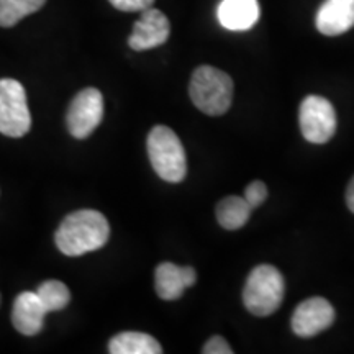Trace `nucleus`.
<instances>
[{
	"instance_id": "nucleus-1",
	"label": "nucleus",
	"mask_w": 354,
	"mask_h": 354,
	"mask_svg": "<svg viewBox=\"0 0 354 354\" xmlns=\"http://www.w3.org/2000/svg\"><path fill=\"white\" fill-rule=\"evenodd\" d=\"M109 236L110 225L100 212L77 210L61 221L55 241L61 253L74 258L100 250Z\"/></svg>"
},
{
	"instance_id": "nucleus-2",
	"label": "nucleus",
	"mask_w": 354,
	"mask_h": 354,
	"mask_svg": "<svg viewBox=\"0 0 354 354\" xmlns=\"http://www.w3.org/2000/svg\"><path fill=\"white\" fill-rule=\"evenodd\" d=\"M189 94L201 112L218 117L232 107L233 81L227 73L214 66H201L190 77Z\"/></svg>"
},
{
	"instance_id": "nucleus-3",
	"label": "nucleus",
	"mask_w": 354,
	"mask_h": 354,
	"mask_svg": "<svg viewBox=\"0 0 354 354\" xmlns=\"http://www.w3.org/2000/svg\"><path fill=\"white\" fill-rule=\"evenodd\" d=\"M286 282L279 269L271 264L256 266L246 279L243 304L256 317H269L284 300Z\"/></svg>"
},
{
	"instance_id": "nucleus-4",
	"label": "nucleus",
	"mask_w": 354,
	"mask_h": 354,
	"mask_svg": "<svg viewBox=\"0 0 354 354\" xmlns=\"http://www.w3.org/2000/svg\"><path fill=\"white\" fill-rule=\"evenodd\" d=\"M148 156L153 169L162 180L167 183H180L187 174V159H185L184 146L171 128L156 125L149 131Z\"/></svg>"
},
{
	"instance_id": "nucleus-5",
	"label": "nucleus",
	"mask_w": 354,
	"mask_h": 354,
	"mask_svg": "<svg viewBox=\"0 0 354 354\" xmlns=\"http://www.w3.org/2000/svg\"><path fill=\"white\" fill-rule=\"evenodd\" d=\"M32 128V115L24 86L15 79H0V133L21 138Z\"/></svg>"
},
{
	"instance_id": "nucleus-6",
	"label": "nucleus",
	"mask_w": 354,
	"mask_h": 354,
	"mask_svg": "<svg viewBox=\"0 0 354 354\" xmlns=\"http://www.w3.org/2000/svg\"><path fill=\"white\" fill-rule=\"evenodd\" d=\"M300 131L310 143L323 145L333 138L336 112L331 102L320 95L305 97L299 112Z\"/></svg>"
},
{
	"instance_id": "nucleus-7",
	"label": "nucleus",
	"mask_w": 354,
	"mask_h": 354,
	"mask_svg": "<svg viewBox=\"0 0 354 354\" xmlns=\"http://www.w3.org/2000/svg\"><path fill=\"white\" fill-rule=\"evenodd\" d=\"M104 118V97L95 87H87L71 102L66 125L74 138L84 140L100 125Z\"/></svg>"
},
{
	"instance_id": "nucleus-8",
	"label": "nucleus",
	"mask_w": 354,
	"mask_h": 354,
	"mask_svg": "<svg viewBox=\"0 0 354 354\" xmlns=\"http://www.w3.org/2000/svg\"><path fill=\"white\" fill-rule=\"evenodd\" d=\"M335 322V308L326 299L312 297L297 305L292 315V331L302 338H310L328 330Z\"/></svg>"
},
{
	"instance_id": "nucleus-9",
	"label": "nucleus",
	"mask_w": 354,
	"mask_h": 354,
	"mask_svg": "<svg viewBox=\"0 0 354 354\" xmlns=\"http://www.w3.org/2000/svg\"><path fill=\"white\" fill-rule=\"evenodd\" d=\"M171 35V24L167 17L158 8H146L141 12L140 20L133 25L128 44L135 51H146L161 46Z\"/></svg>"
},
{
	"instance_id": "nucleus-10",
	"label": "nucleus",
	"mask_w": 354,
	"mask_h": 354,
	"mask_svg": "<svg viewBox=\"0 0 354 354\" xmlns=\"http://www.w3.org/2000/svg\"><path fill=\"white\" fill-rule=\"evenodd\" d=\"M197 282L196 269L172 263H161L154 271V289L162 300H177L183 297L184 290Z\"/></svg>"
},
{
	"instance_id": "nucleus-11",
	"label": "nucleus",
	"mask_w": 354,
	"mask_h": 354,
	"mask_svg": "<svg viewBox=\"0 0 354 354\" xmlns=\"http://www.w3.org/2000/svg\"><path fill=\"white\" fill-rule=\"evenodd\" d=\"M46 313L37 292H21L13 302L12 323L19 333L35 336L43 330Z\"/></svg>"
},
{
	"instance_id": "nucleus-12",
	"label": "nucleus",
	"mask_w": 354,
	"mask_h": 354,
	"mask_svg": "<svg viewBox=\"0 0 354 354\" xmlns=\"http://www.w3.org/2000/svg\"><path fill=\"white\" fill-rule=\"evenodd\" d=\"M317 28L326 37H338L354 26V0H325L318 8Z\"/></svg>"
},
{
	"instance_id": "nucleus-13",
	"label": "nucleus",
	"mask_w": 354,
	"mask_h": 354,
	"mask_svg": "<svg viewBox=\"0 0 354 354\" xmlns=\"http://www.w3.org/2000/svg\"><path fill=\"white\" fill-rule=\"evenodd\" d=\"M259 19L258 0H223L218 6V20L230 32L250 30Z\"/></svg>"
},
{
	"instance_id": "nucleus-14",
	"label": "nucleus",
	"mask_w": 354,
	"mask_h": 354,
	"mask_svg": "<svg viewBox=\"0 0 354 354\" xmlns=\"http://www.w3.org/2000/svg\"><path fill=\"white\" fill-rule=\"evenodd\" d=\"M112 354H161L162 348L151 335L140 331H123L115 335L109 343Z\"/></svg>"
},
{
	"instance_id": "nucleus-15",
	"label": "nucleus",
	"mask_w": 354,
	"mask_h": 354,
	"mask_svg": "<svg viewBox=\"0 0 354 354\" xmlns=\"http://www.w3.org/2000/svg\"><path fill=\"white\" fill-rule=\"evenodd\" d=\"M251 210L253 207L246 202L245 197L230 196L216 205V220L225 230H240L250 220Z\"/></svg>"
},
{
	"instance_id": "nucleus-16",
	"label": "nucleus",
	"mask_w": 354,
	"mask_h": 354,
	"mask_svg": "<svg viewBox=\"0 0 354 354\" xmlns=\"http://www.w3.org/2000/svg\"><path fill=\"white\" fill-rule=\"evenodd\" d=\"M46 0H0V26L10 28L21 19L38 12Z\"/></svg>"
},
{
	"instance_id": "nucleus-17",
	"label": "nucleus",
	"mask_w": 354,
	"mask_h": 354,
	"mask_svg": "<svg viewBox=\"0 0 354 354\" xmlns=\"http://www.w3.org/2000/svg\"><path fill=\"white\" fill-rule=\"evenodd\" d=\"M37 294L48 313L63 310L71 302V292L68 286L61 281H44L37 289Z\"/></svg>"
},
{
	"instance_id": "nucleus-18",
	"label": "nucleus",
	"mask_w": 354,
	"mask_h": 354,
	"mask_svg": "<svg viewBox=\"0 0 354 354\" xmlns=\"http://www.w3.org/2000/svg\"><path fill=\"white\" fill-rule=\"evenodd\" d=\"M245 198L251 207H259L268 198V187L263 180H254L245 189Z\"/></svg>"
},
{
	"instance_id": "nucleus-19",
	"label": "nucleus",
	"mask_w": 354,
	"mask_h": 354,
	"mask_svg": "<svg viewBox=\"0 0 354 354\" xmlns=\"http://www.w3.org/2000/svg\"><path fill=\"white\" fill-rule=\"evenodd\" d=\"M115 8L122 12H143L154 3V0H109Z\"/></svg>"
},
{
	"instance_id": "nucleus-20",
	"label": "nucleus",
	"mask_w": 354,
	"mask_h": 354,
	"mask_svg": "<svg viewBox=\"0 0 354 354\" xmlns=\"http://www.w3.org/2000/svg\"><path fill=\"white\" fill-rule=\"evenodd\" d=\"M202 353L203 354H232L233 349L228 344L227 339L221 338L218 335H215L212 336L209 342L203 344Z\"/></svg>"
},
{
	"instance_id": "nucleus-21",
	"label": "nucleus",
	"mask_w": 354,
	"mask_h": 354,
	"mask_svg": "<svg viewBox=\"0 0 354 354\" xmlns=\"http://www.w3.org/2000/svg\"><path fill=\"white\" fill-rule=\"evenodd\" d=\"M346 205L348 209L354 214V177L349 180L348 189H346Z\"/></svg>"
}]
</instances>
